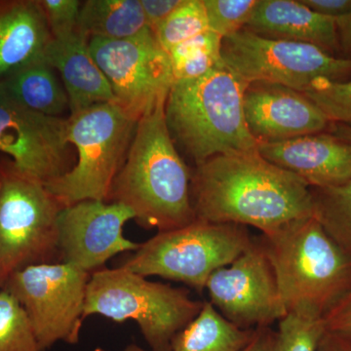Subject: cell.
Masks as SVG:
<instances>
[{
  "label": "cell",
  "instance_id": "obj_30",
  "mask_svg": "<svg viewBox=\"0 0 351 351\" xmlns=\"http://www.w3.org/2000/svg\"><path fill=\"white\" fill-rule=\"evenodd\" d=\"M52 38H61L77 31L80 0H38Z\"/></svg>",
  "mask_w": 351,
  "mask_h": 351
},
{
  "label": "cell",
  "instance_id": "obj_27",
  "mask_svg": "<svg viewBox=\"0 0 351 351\" xmlns=\"http://www.w3.org/2000/svg\"><path fill=\"white\" fill-rule=\"evenodd\" d=\"M274 332L272 351H316L324 335V318L289 313Z\"/></svg>",
  "mask_w": 351,
  "mask_h": 351
},
{
  "label": "cell",
  "instance_id": "obj_35",
  "mask_svg": "<svg viewBox=\"0 0 351 351\" xmlns=\"http://www.w3.org/2000/svg\"><path fill=\"white\" fill-rule=\"evenodd\" d=\"M337 21L339 51L345 59L351 60V14Z\"/></svg>",
  "mask_w": 351,
  "mask_h": 351
},
{
  "label": "cell",
  "instance_id": "obj_11",
  "mask_svg": "<svg viewBox=\"0 0 351 351\" xmlns=\"http://www.w3.org/2000/svg\"><path fill=\"white\" fill-rule=\"evenodd\" d=\"M89 47L117 105L134 119L166 103L174 77L169 56L154 34L127 40L91 38Z\"/></svg>",
  "mask_w": 351,
  "mask_h": 351
},
{
  "label": "cell",
  "instance_id": "obj_1",
  "mask_svg": "<svg viewBox=\"0 0 351 351\" xmlns=\"http://www.w3.org/2000/svg\"><path fill=\"white\" fill-rule=\"evenodd\" d=\"M191 197L196 219L253 226L263 235L313 216L311 186L258 149L212 157L195 166Z\"/></svg>",
  "mask_w": 351,
  "mask_h": 351
},
{
  "label": "cell",
  "instance_id": "obj_19",
  "mask_svg": "<svg viewBox=\"0 0 351 351\" xmlns=\"http://www.w3.org/2000/svg\"><path fill=\"white\" fill-rule=\"evenodd\" d=\"M51 38L38 0H0V80L43 57Z\"/></svg>",
  "mask_w": 351,
  "mask_h": 351
},
{
  "label": "cell",
  "instance_id": "obj_8",
  "mask_svg": "<svg viewBox=\"0 0 351 351\" xmlns=\"http://www.w3.org/2000/svg\"><path fill=\"white\" fill-rule=\"evenodd\" d=\"M254 239L247 226L196 219L140 243L119 267L142 276L182 282L201 293L209 277L239 258Z\"/></svg>",
  "mask_w": 351,
  "mask_h": 351
},
{
  "label": "cell",
  "instance_id": "obj_37",
  "mask_svg": "<svg viewBox=\"0 0 351 351\" xmlns=\"http://www.w3.org/2000/svg\"><path fill=\"white\" fill-rule=\"evenodd\" d=\"M329 133L332 135L337 136L341 138L348 141L351 143V128L350 127L341 125V124L332 123L331 128H330Z\"/></svg>",
  "mask_w": 351,
  "mask_h": 351
},
{
  "label": "cell",
  "instance_id": "obj_26",
  "mask_svg": "<svg viewBox=\"0 0 351 351\" xmlns=\"http://www.w3.org/2000/svg\"><path fill=\"white\" fill-rule=\"evenodd\" d=\"M0 351H40L25 309L0 289Z\"/></svg>",
  "mask_w": 351,
  "mask_h": 351
},
{
  "label": "cell",
  "instance_id": "obj_7",
  "mask_svg": "<svg viewBox=\"0 0 351 351\" xmlns=\"http://www.w3.org/2000/svg\"><path fill=\"white\" fill-rule=\"evenodd\" d=\"M64 208L44 182L0 154V289L25 267L56 263Z\"/></svg>",
  "mask_w": 351,
  "mask_h": 351
},
{
  "label": "cell",
  "instance_id": "obj_36",
  "mask_svg": "<svg viewBox=\"0 0 351 351\" xmlns=\"http://www.w3.org/2000/svg\"><path fill=\"white\" fill-rule=\"evenodd\" d=\"M274 331L270 328L256 330L255 336L243 351H272Z\"/></svg>",
  "mask_w": 351,
  "mask_h": 351
},
{
  "label": "cell",
  "instance_id": "obj_28",
  "mask_svg": "<svg viewBox=\"0 0 351 351\" xmlns=\"http://www.w3.org/2000/svg\"><path fill=\"white\" fill-rule=\"evenodd\" d=\"M302 93L324 112L332 123L351 128V80L321 78Z\"/></svg>",
  "mask_w": 351,
  "mask_h": 351
},
{
  "label": "cell",
  "instance_id": "obj_14",
  "mask_svg": "<svg viewBox=\"0 0 351 351\" xmlns=\"http://www.w3.org/2000/svg\"><path fill=\"white\" fill-rule=\"evenodd\" d=\"M130 219L133 212L119 203L85 200L64 207L58 221L61 262L92 274L119 254L137 251L140 244L123 234Z\"/></svg>",
  "mask_w": 351,
  "mask_h": 351
},
{
  "label": "cell",
  "instance_id": "obj_24",
  "mask_svg": "<svg viewBox=\"0 0 351 351\" xmlns=\"http://www.w3.org/2000/svg\"><path fill=\"white\" fill-rule=\"evenodd\" d=\"M313 216L351 254V180L332 188L313 189Z\"/></svg>",
  "mask_w": 351,
  "mask_h": 351
},
{
  "label": "cell",
  "instance_id": "obj_23",
  "mask_svg": "<svg viewBox=\"0 0 351 351\" xmlns=\"http://www.w3.org/2000/svg\"><path fill=\"white\" fill-rule=\"evenodd\" d=\"M223 39L209 29L168 51L174 82L196 80L218 66Z\"/></svg>",
  "mask_w": 351,
  "mask_h": 351
},
{
  "label": "cell",
  "instance_id": "obj_31",
  "mask_svg": "<svg viewBox=\"0 0 351 351\" xmlns=\"http://www.w3.org/2000/svg\"><path fill=\"white\" fill-rule=\"evenodd\" d=\"M182 2V0H141L147 24L154 34Z\"/></svg>",
  "mask_w": 351,
  "mask_h": 351
},
{
  "label": "cell",
  "instance_id": "obj_34",
  "mask_svg": "<svg viewBox=\"0 0 351 351\" xmlns=\"http://www.w3.org/2000/svg\"><path fill=\"white\" fill-rule=\"evenodd\" d=\"M316 351H351V336L325 331Z\"/></svg>",
  "mask_w": 351,
  "mask_h": 351
},
{
  "label": "cell",
  "instance_id": "obj_2",
  "mask_svg": "<svg viewBox=\"0 0 351 351\" xmlns=\"http://www.w3.org/2000/svg\"><path fill=\"white\" fill-rule=\"evenodd\" d=\"M165 104L138 120L110 200L128 207L138 226L158 232L182 228L196 219L193 171L171 137Z\"/></svg>",
  "mask_w": 351,
  "mask_h": 351
},
{
  "label": "cell",
  "instance_id": "obj_5",
  "mask_svg": "<svg viewBox=\"0 0 351 351\" xmlns=\"http://www.w3.org/2000/svg\"><path fill=\"white\" fill-rule=\"evenodd\" d=\"M184 288L147 280L123 267L92 272L83 319L101 315L137 323L151 351H168L178 332L188 326L203 307Z\"/></svg>",
  "mask_w": 351,
  "mask_h": 351
},
{
  "label": "cell",
  "instance_id": "obj_17",
  "mask_svg": "<svg viewBox=\"0 0 351 351\" xmlns=\"http://www.w3.org/2000/svg\"><path fill=\"white\" fill-rule=\"evenodd\" d=\"M43 57L61 78L68 95L69 115L99 104L117 103L110 82L92 56L89 40L78 31L51 38Z\"/></svg>",
  "mask_w": 351,
  "mask_h": 351
},
{
  "label": "cell",
  "instance_id": "obj_13",
  "mask_svg": "<svg viewBox=\"0 0 351 351\" xmlns=\"http://www.w3.org/2000/svg\"><path fill=\"white\" fill-rule=\"evenodd\" d=\"M66 124L68 117L34 112L0 90V154L44 184L62 177L75 165Z\"/></svg>",
  "mask_w": 351,
  "mask_h": 351
},
{
  "label": "cell",
  "instance_id": "obj_21",
  "mask_svg": "<svg viewBox=\"0 0 351 351\" xmlns=\"http://www.w3.org/2000/svg\"><path fill=\"white\" fill-rule=\"evenodd\" d=\"M77 31L88 40H127L154 34L147 24L141 0L82 1Z\"/></svg>",
  "mask_w": 351,
  "mask_h": 351
},
{
  "label": "cell",
  "instance_id": "obj_9",
  "mask_svg": "<svg viewBox=\"0 0 351 351\" xmlns=\"http://www.w3.org/2000/svg\"><path fill=\"white\" fill-rule=\"evenodd\" d=\"M221 61L245 82H262L306 91L321 78L343 80L351 75V60L318 46L263 38L243 29L223 39Z\"/></svg>",
  "mask_w": 351,
  "mask_h": 351
},
{
  "label": "cell",
  "instance_id": "obj_20",
  "mask_svg": "<svg viewBox=\"0 0 351 351\" xmlns=\"http://www.w3.org/2000/svg\"><path fill=\"white\" fill-rule=\"evenodd\" d=\"M0 90L25 108L47 117H64L69 112L63 83L43 56L1 78Z\"/></svg>",
  "mask_w": 351,
  "mask_h": 351
},
{
  "label": "cell",
  "instance_id": "obj_18",
  "mask_svg": "<svg viewBox=\"0 0 351 351\" xmlns=\"http://www.w3.org/2000/svg\"><path fill=\"white\" fill-rule=\"evenodd\" d=\"M245 29L263 38L313 44L332 55L339 51L337 21L301 0H258Z\"/></svg>",
  "mask_w": 351,
  "mask_h": 351
},
{
  "label": "cell",
  "instance_id": "obj_29",
  "mask_svg": "<svg viewBox=\"0 0 351 351\" xmlns=\"http://www.w3.org/2000/svg\"><path fill=\"white\" fill-rule=\"evenodd\" d=\"M258 0H203L209 29L223 38L245 29Z\"/></svg>",
  "mask_w": 351,
  "mask_h": 351
},
{
  "label": "cell",
  "instance_id": "obj_22",
  "mask_svg": "<svg viewBox=\"0 0 351 351\" xmlns=\"http://www.w3.org/2000/svg\"><path fill=\"white\" fill-rule=\"evenodd\" d=\"M256 330L234 326L211 302H204L199 314L176 335L168 351H243L255 336ZM124 351L151 350L131 343Z\"/></svg>",
  "mask_w": 351,
  "mask_h": 351
},
{
  "label": "cell",
  "instance_id": "obj_25",
  "mask_svg": "<svg viewBox=\"0 0 351 351\" xmlns=\"http://www.w3.org/2000/svg\"><path fill=\"white\" fill-rule=\"evenodd\" d=\"M209 29L203 0H182L181 5L157 27L154 36L159 45L168 52Z\"/></svg>",
  "mask_w": 351,
  "mask_h": 351
},
{
  "label": "cell",
  "instance_id": "obj_6",
  "mask_svg": "<svg viewBox=\"0 0 351 351\" xmlns=\"http://www.w3.org/2000/svg\"><path fill=\"white\" fill-rule=\"evenodd\" d=\"M137 124L117 103L99 104L69 115L66 138L75 147L77 160L46 188L64 207L85 200L110 202Z\"/></svg>",
  "mask_w": 351,
  "mask_h": 351
},
{
  "label": "cell",
  "instance_id": "obj_15",
  "mask_svg": "<svg viewBox=\"0 0 351 351\" xmlns=\"http://www.w3.org/2000/svg\"><path fill=\"white\" fill-rule=\"evenodd\" d=\"M244 114L257 143L325 133L332 126L324 112L302 92L270 83L249 84L244 94Z\"/></svg>",
  "mask_w": 351,
  "mask_h": 351
},
{
  "label": "cell",
  "instance_id": "obj_16",
  "mask_svg": "<svg viewBox=\"0 0 351 351\" xmlns=\"http://www.w3.org/2000/svg\"><path fill=\"white\" fill-rule=\"evenodd\" d=\"M258 151L263 158L297 175L313 189L338 186L351 180V143L329 132L258 143Z\"/></svg>",
  "mask_w": 351,
  "mask_h": 351
},
{
  "label": "cell",
  "instance_id": "obj_33",
  "mask_svg": "<svg viewBox=\"0 0 351 351\" xmlns=\"http://www.w3.org/2000/svg\"><path fill=\"white\" fill-rule=\"evenodd\" d=\"M314 12L339 20L351 14V0H301Z\"/></svg>",
  "mask_w": 351,
  "mask_h": 351
},
{
  "label": "cell",
  "instance_id": "obj_32",
  "mask_svg": "<svg viewBox=\"0 0 351 351\" xmlns=\"http://www.w3.org/2000/svg\"><path fill=\"white\" fill-rule=\"evenodd\" d=\"M326 331L351 336V292L324 317Z\"/></svg>",
  "mask_w": 351,
  "mask_h": 351
},
{
  "label": "cell",
  "instance_id": "obj_12",
  "mask_svg": "<svg viewBox=\"0 0 351 351\" xmlns=\"http://www.w3.org/2000/svg\"><path fill=\"white\" fill-rule=\"evenodd\" d=\"M205 290L219 313L242 330L270 328L287 315L276 272L258 237L230 265L216 270Z\"/></svg>",
  "mask_w": 351,
  "mask_h": 351
},
{
  "label": "cell",
  "instance_id": "obj_3",
  "mask_svg": "<svg viewBox=\"0 0 351 351\" xmlns=\"http://www.w3.org/2000/svg\"><path fill=\"white\" fill-rule=\"evenodd\" d=\"M248 86L223 61L199 78L173 83L166 122L175 145L195 166L212 157L258 149L245 120Z\"/></svg>",
  "mask_w": 351,
  "mask_h": 351
},
{
  "label": "cell",
  "instance_id": "obj_10",
  "mask_svg": "<svg viewBox=\"0 0 351 351\" xmlns=\"http://www.w3.org/2000/svg\"><path fill=\"white\" fill-rule=\"evenodd\" d=\"M90 276L60 262L29 265L7 280L2 289L25 309L40 351L60 341L75 345L80 341Z\"/></svg>",
  "mask_w": 351,
  "mask_h": 351
},
{
  "label": "cell",
  "instance_id": "obj_4",
  "mask_svg": "<svg viewBox=\"0 0 351 351\" xmlns=\"http://www.w3.org/2000/svg\"><path fill=\"white\" fill-rule=\"evenodd\" d=\"M258 239L276 272L287 314L324 318L351 292V254L315 217Z\"/></svg>",
  "mask_w": 351,
  "mask_h": 351
}]
</instances>
